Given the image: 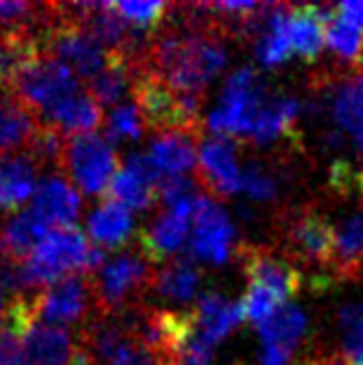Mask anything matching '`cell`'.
<instances>
[{
    "instance_id": "obj_34",
    "label": "cell",
    "mask_w": 363,
    "mask_h": 365,
    "mask_svg": "<svg viewBox=\"0 0 363 365\" xmlns=\"http://www.w3.org/2000/svg\"><path fill=\"white\" fill-rule=\"evenodd\" d=\"M333 12L340 19H345L347 24L357 26L363 31V3H354V0H347V3L333 5Z\"/></svg>"
},
{
    "instance_id": "obj_1",
    "label": "cell",
    "mask_w": 363,
    "mask_h": 365,
    "mask_svg": "<svg viewBox=\"0 0 363 365\" xmlns=\"http://www.w3.org/2000/svg\"><path fill=\"white\" fill-rule=\"evenodd\" d=\"M104 264V250L72 227H51L26 262L16 264L21 289L42 292L72 275H93Z\"/></svg>"
},
{
    "instance_id": "obj_24",
    "label": "cell",
    "mask_w": 363,
    "mask_h": 365,
    "mask_svg": "<svg viewBox=\"0 0 363 365\" xmlns=\"http://www.w3.org/2000/svg\"><path fill=\"white\" fill-rule=\"evenodd\" d=\"M40 167L31 155L0 158V208L14 210L35 192Z\"/></svg>"
},
{
    "instance_id": "obj_18",
    "label": "cell",
    "mask_w": 363,
    "mask_h": 365,
    "mask_svg": "<svg viewBox=\"0 0 363 365\" xmlns=\"http://www.w3.org/2000/svg\"><path fill=\"white\" fill-rule=\"evenodd\" d=\"M202 141L185 132H160L150 141L148 158L165 178L185 176L197 169V146Z\"/></svg>"
},
{
    "instance_id": "obj_16",
    "label": "cell",
    "mask_w": 363,
    "mask_h": 365,
    "mask_svg": "<svg viewBox=\"0 0 363 365\" xmlns=\"http://www.w3.org/2000/svg\"><path fill=\"white\" fill-rule=\"evenodd\" d=\"M37 58H42L35 28L0 31V93L9 95L14 81Z\"/></svg>"
},
{
    "instance_id": "obj_14",
    "label": "cell",
    "mask_w": 363,
    "mask_h": 365,
    "mask_svg": "<svg viewBox=\"0 0 363 365\" xmlns=\"http://www.w3.org/2000/svg\"><path fill=\"white\" fill-rule=\"evenodd\" d=\"M102 120V107L95 102L83 83L81 91H76L68 100L58 102L46 111L40 125L58 130L65 137H74V134H95Z\"/></svg>"
},
{
    "instance_id": "obj_6",
    "label": "cell",
    "mask_w": 363,
    "mask_h": 365,
    "mask_svg": "<svg viewBox=\"0 0 363 365\" xmlns=\"http://www.w3.org/2000/svg\"><path fill=\"white\" fill-rule=\"evenodd\" d=\"M83 86L68 65L61 61L42 56L37 58L28 70L21 72V76L14 81L9 98H14L19 104L33 113L37 120L58 102L68 100L70 95L81 91Z\"/></svg>"
},
{
    "instance_id": "obj_23",
    "label": "cell",
    "mask_w": 363,
    "mask_h": 365,
    "mask_svg": "<svg viewBox=\"0 0 363 365\" xmlns=\"http://www.w3.org/2000/svg\"><path fill=\"white\" fill-rule=\"evenodd\" d=\"M363 271V210L349 215L336 229V259L331 277L338 282L357 280Z\"/></svg>"
},
{
    "instance_id": "obj_15",
    "label": "cell",
    "mask_w": 363,
    "mask_h": 365,
    "mask_svg": "<svg viewBox=\"0 0 363 365\" xmlns=\"http://www.w3.org/2000/svg\"><path fill=\"white\" fill-rule=\"evenodd\" d=\"M193 314L195 335L208 347H215L220 340H225L238 324L245 319L243 303H229L220 294H206L190 310Z\"/></svg>"
},
{
    "instance_id": "obj_21",
    "label": "cell",
    "mask_w": 363,
    "mask_h": 365,
    "mask_svg": "<svg viewBox=\"0 0 363 365\" xmlns=\"http://www.w3.org/2000/svg\"><path fill=\"white\" fill-rule=\"evenodd\" d=\"M202 282V268L193 257H171L160 268H155L150 292L169 301L193 299Z\"/></svg>"
},
{
    "instance_id": "obj_30",
    "label": "cell",
    "mask_w": 363,
    "mask_h": 365,
    "mask_svg": "<svg viewBox=\"0 0 363 365\" xmlns=\"http://www.w3.org/2000/svg\"><path fill=\"white\" fill-rule=\"evenodd\" d=\"M338 333L349 359H363V299L347 303L338 312Z\"/></svg>"
},
{
    "instance_id": "obj_2",
    "label": "cell",
    "mask_w": 363,
    "mask_h": 365,
    "mask_svg": "<svg viewBox=\"0 0 363 365\" xmlns=\"http://www.w3.org/2000/svg\"><path fill=\"white\" fill-rule=\"evenodd\" d=\"M153 273L155 266L137 247L104 262L98 271L88 275L95 314H116L139 305L141 296L150 292Z\"/></svg>"
},
{
    "instance_id": "obj_31",
    "label": "cell",
    "mask_w": 363,
    "mask_h": 365,
    "mask_svg": "<svg viewBox=\"0 0 363 365\" xmlns=\"http://www.w3.org/2000/svg\"><path fill=\"white\" fill-rule=\"evenodd\" d=\"M111 7L126 24L148 33L158 31L160 24L167 21L171 9L167 3H111Z\"/></svg>"
},
{
    "instance_id": "obj_22",
    "label": "cell",
    "mask_w": 363,
    "mask_h": 365,
    "mask_svg": "<svg viewBox=\"0 0 363 365\" xmlns=\"http://www.w3.org/2000/svg\"><path fill=\"white\" fill-rule=\"evenodd\" d=\"M132 232H135V220L130 208L109 197L100 201V206L88 217V236L98 247H118L130 241Z\"/></svg>"
},
{
    "instance_id": "obj_25",
    "label": "cell",
    "mask_w": 363,
    "mask_h": 365,
    "mask_svg": "<svg viewBox=\"0 0 363 365\" xmlns=\"http://www.w3.org/2000/svg\"><path fill=\"white\" fill-rule=\"evenodd\" d=\"M324 9V44L347 67V72L363 70V31L340 19L333 7Z\"/></svg>"
},
{
    "instance_id": "obj_20",
    "label": "cell",
    "mask_w": 363,
    "mask_h": 365,
    "mask_svg": "<svg viewBox=\"0 0 363 365\" xmlns=\"http://www.w3.org/2000/svg\"><path fill=\"white\" fill-rule=\"evenodd\" d=\"M287 37L292 53L303 61H317L324 46V9L315 5H296L287 9Z\"/></svg>"
},
{
    "instance_id": "obj_27",
    "label": "cell",
    "mask_w": 363,
    "mask_h": 365,
    "mask_svg": "<svg viewBox=\"0 0 363 365\" xmlns=\"http://www.w3.org/2000/svg\"><path fill=\"white\" fill-rule=\"evenodd\" d=\"M135 74L137 70L126 58L109 53V65L104 67L95 79H91L86 88H88V93L93 95L100 107H116L123 100V95L132 88Z\"/></svg>"
},
{
    "instance_id": "obj_35",
    "label": "cell",
    "mask_w": 363,
    "mask_h": 365,
    "mask_svg": "<svg viewBox=\"0 0 363 365\" xmlns=\"http://www.w3.org/2000/svg\"><path fill=\"white\" fill-rule=\"evenodd\" d=\"M16 296H21V294H12V292H7L3 284H0V329L5 326L7 322V314L9 310H12V305L16 301Z\"/></svg>"
},
{
    "instance_id": "obj_10",
    "label": "cell",
    "mask_w": 363,
    "mask_h": 365,
    "mask_svg": "<svg viewBox=\"0 0 363 365\" xmlns=\"http://www.w3.org/2000/svg\"><path fill=\"white\" fill-rule=\"evenodd\" d=\"M195 227L193 241H190V255L211 264H225L234 252L236 229L227 217L223 206L215 199L202 195L195 208Z\"/></svg>"
},
{
    "instance_id": "obj_9",
    "label": "cell",
    "mask_w": 363,
    "mask_h": 365,
    "mask_svg": "<svg viewBox=\"0 0 363 365\" xmlns=\"http://www.w3.org/2000/svg\"><path fill=\"white\" fill-rule=\"evenodd\" d=\"M238 259H241L247 284L262 287V289L278 296L282 303H287L292 296L301 292V271L275 250L266 245H241L238 247Z\"/></svg>"
},
{
    "instance_id": "obj_29",
    "label": "cell",
    "mask_w": 363,
    "mask_h": 365,
    "mask_svg": "<svg viewBox=\"0 0 363 365\" xmlns=\"http://www.w3.org/2000/svg\"><path fill=\"white\" fill-rule=\"evenodd\" d=\"M104 132H107L109 143L137 141L144 137L146 123L141 118V113L135 104H118V107H113V111L104 118Z\"/></svg>"
},
{
    "instance_id": "obj_11",
    "label": "cell",
    "mask_w": 363,
    "mask_h": 365,
    "mask_svg": "<svg viewBox=\"0 0 363 365\" xmlns=\"http://www.w3.org/2000/svg\"><path fill=\"white\" fill-rule=\"evenodd\" d=\"M199 190L213 197H232L241 192V167L236 158V143L227 137H211L199 143V165L195 169Z\"/></svg>"
},
{
    "instance_id": "obj_17",
    "label": "cell",
    "mask_w": 363,
    "mask_h": 365,
    "mask_svg": "<svg viewBox=\"0 0 363 365\" xmlns=\"http://www.w3.org/2000/svg\"><path fill=\"white\" fill-rule=\"evenodd\" d=\"M42 125L24 104L0 93V158L28 155Z\"/></svg>"
},
{
    "instance_id": "obj_33",
    "label": "cell",
    "mask_w": 363,
    "mask_h": 365,
    "mask_svg": "<svg viewBox=\"0 0 363 365\" xmlns=\"http://www.w3.org/2000/svg\"><path fill=\"white\" fill-rule=\"evenodd\" d=\"M0 365H33L19 335L9 329H0Z\"/></svg>"
},
{
    "instance_id": "obj_19",
    "label": "cell",
    "mask_w": 363,
    "mask_h": 365,
    "mask_svg": "<svg viewBox=\"0 0 363 365\" xmlns=\"http://www.w3.org/2000/svg\"><path fill=\"white\" fill-rule=\"evenodd\" d=\"M49 225H44L33 210H19L5 220L0 229V247L3 257L9 264H21L33 252L35 245L42 241L44 234L49 232Z\"/></svg>"
},
{
    "instance_id": "obj_32",
    "label": "cell",
    "mask_w": 363,
    "mask_h": 365,
    "mask_svg": "<svg viewBox=\"0 0 363 365\" xmlns=\"http://www.w3.org/2000/svg\"><path fill=\"white\" fill-rule=\"evenodd\" d=\"M241 192H245L255 201H271L278 195V182L264 167L250 165L245 171H241Z\"/></svg>"
},
{
    "instance_id": "obj_26",
    "label": "cell",
    "mask_w": 363,
    "mask_h": 365,
    "mask_svg": "<svg viewBox=\"0 0 363 365\" xmlns=\"http://www.w3.org/2000/svg\"><path fill=\"white\" fill-rule=\"evenodd\" d=\"M257 329H260L264 347H278L294 354V349L303 340L305 331H308V322H305V314L296 305H282L280 310H275Z\"/></svg>"
},
{
    "instance_id": "obj_8",
    "label": "cell",
    "mask_w": 363,
    "mask_h": 365,
    "mask_svg": "<svg viewBox=\"0 0 363 365\" xmlns=\"http://www.w3.org/2000/svg\"><path fill=\"white\" fill-rule=\"evenodd\" d=\"M312 93L329 100L331 116L342 132L357 139L363 148V70L342 74H315Z\"/></svg>"
},
{
    "instance_id": "obj_28",
    "label": "cell",
    "mask_w": 363,
    "mask_h": 365,
    "mask_svg": "<svg viewBox=\"0 0 363 365\" xmlns=\"http://www.w3.org/2000/svg\"><path fill=\"white\" fill-rule=\"evenodd\" d=\"M109 199L118 201L126 208H137V210H146L153 204H158V190L146 185L144 180L137 178L135 174H130L128 169H118L116 176L109 182Z\"/></svg>"
},
{
    "instance_id": "obj_13",
    "label": "cell",
    "mask_w": 363,
    "mask_h": 365,
    "mask_svg": "<svg viewBox=\"0 0 363 365\" xmlns=\"http://www.w3.org/2000/svg\"><path fill=\"white\" fill-rule=\"evenodd\" d=\"M33 213L49 227H72L81 213V195L61 176L42 178L33 192Z\"/></svg>"
},
{
    "instance_id": "obj_3",
    "label": "cell",
    "mask_w": 363,
    "mask_h": 365,
    "mask_svg": "<svg viewBox=\"0 0 363 365\" xmlns=\"http://www.w3.org/2000/svg\"><path fill=\"white\" fill-rule=\"evenodd\" d=\"M269 100L262 74L252 67H241L227 79L218 109L208 116V130H213L215 137L247 141Z\"/></svg>"
},
{
    "instance_id": "obj_5",
    "label": "cell",
    "mask_w": 363,
    "mask_h": 365,
    "mask_svg": "<svg viewBox=\"0 0 363 365\" xmlns=\"http://www.w3.org/2000/svg\"><path fill=\"white\" fill-rule=\"evenodd\" d=\"M278 229L285 250L292 259L319 266L327 277H331L333 259H336V227L327 215L315 206H301L282 213Z\"/></svg>"
},
{
    "instance_id": "obj_12",
    "label": "cell",
    "mask_w": 363,
    "mask_h": 365,
    "mask_svg": "<svg viewBox=\"0 0 363 365\" xmlns=\"http://www.w3.org/2000/svg\"><path fill=\"white\" fill-rule=\"evenodd\" d=\"M202 199V197H199ZM185 201L174 208H165L160 215L153 217V222L137 234V250L150 264L167 262L171 255L178 252L185 245L190 234V220L195 215L197 201Z\"/></svg>"
},
{
    "instance_id": "obj_7",
    "label": "cell",
    "mask_w": 363,
    "mask_h": 365,
    "mask_svg": "<svg viewBox=\"0 0 363 365\" xmlns=\"http://www.w3.org/2000/svg\"><path fill=\"white\" fill-rule=\"evenodd\" d=\"M31 312L37 322L51 326H68L88 322L95 314L93 289L88 275H72L31 296Z\"/></svg>"
},
{
    "instance_id": "obj_4",
    "label": "cell",
    "mask_w": 363,
    "mask_h": 365,
    "mask_svg": "<svg viewBox=\"0 0 363 365\" xmlns=\"http://www.w3.org/2000/svg\"><path fill=\"white\" fill-rule=\"evenodd\" d=\"M56 171L83 195H102L118 171V155L100 134H74L65 137Z\"/></svg>"
},
{
    "instance_id": "obj_36",
    "label": "cell",
    "mask_w": 363,
    "mask_h": 365,
    "mask_svg": "<svg viewBox=\"0 0 363 365\" xmlns=\"http://www.w3.org/2000/svg\"><path fill=\"white\" fill-rule=\"evenodd\" d=\"M354 363H357V365H363V359H357Z\"/></svg>"
}]
</instances>
